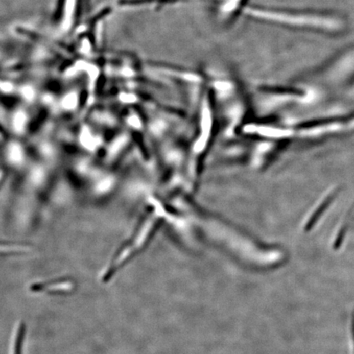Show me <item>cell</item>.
Instances as JSON below:
<instances>
[{"instance_id":"obj_1","label":"cell","mask_w":354,"mask_h":354,"mask_svg":"<svg viewBox=\"0 0 354 354\" xmlns=\"http://www.w3.org/2000/svg\"><path fill=\"white\" fill-rule=\"evenodd\" d=\"M25 324L21 323V325H19L18 329H17L16 341H15L14 344V353L13 354L22 353L23 341H24V338H25Z\"/></svg>"},{"instance_id":"obj_2","label":"cell","mask_w":354,"mask_h":354,"mask_svg":"<svg viewBox=\"0 0 354 354\" xmlns=\"http://www.w3.org/2000/svg\"><path fill=\"white\" fill-rule=\"evenodd\" d=\"M352 336H353V342H354V317H353V320H352Z\"/></svg>"}]
</instances>
